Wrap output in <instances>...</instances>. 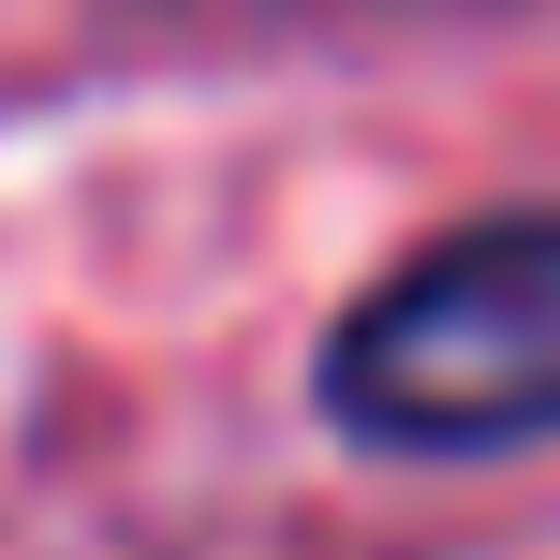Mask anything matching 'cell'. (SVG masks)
<instances>
[{
	"instance_id": "cell-1",
	"label": "cell",
	"mask_w": 560,
	"mask_h": 560,
	"mask_svg": "<svg viewBox=\"0 0 560 560\" xmlns=\"http://www.w3.org/2000/svg\"><path fill=\"white\" fill-rule=\"evenodd\" d=\"M325 413L398 457H487L560 428V207L457 222L384 266L325 339Z\"/></svg>"
}]
</instances>
